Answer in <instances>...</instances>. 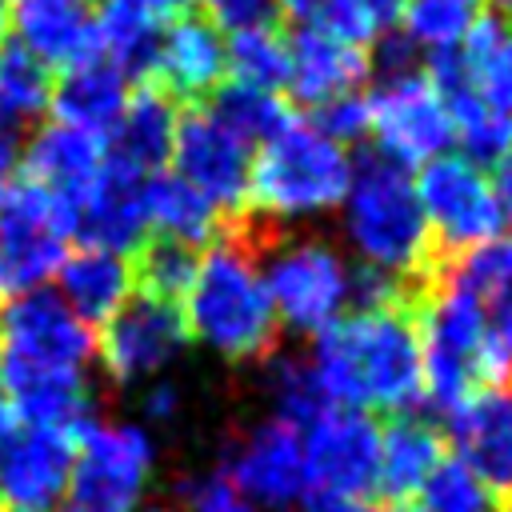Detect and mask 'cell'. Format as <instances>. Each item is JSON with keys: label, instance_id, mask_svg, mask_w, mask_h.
Listing matches in <instances>:
<instances>
[{"label": "cell", "instance_id": "1", "mask_svg": "<svg viewBox=\"0 0 512 512\" xmlns=\"http://www.w3.org/2000/svg\"><path fill=\"white\" fill-rule=\"evenodd\" d=\"M312 368L340 408H376L388 416L408 412L424 388L420 320L404 304L336 316L316 332Z\"/></svg>", "mask_w": 512, "mask_h": 512}, {"label": "cell", "instance_id": "2", "mask_svg": "<svg viewBox=\"0 0 512 512\" xmlns=\"http://www.w3.org/2000/svg\"><path fill=\"white\" fill-rule=\"evenodd\" d=\"M256 260L260 256L240 236L220 228L180 308L188 336L228 360H268L280 348V316Z\"/></svg>", "mask_w": 512, "mask_h": 512}, {"label": "cell", "instance_id": "3", "mask_svg": "<svg viewBox=\"0 0 512 512\" xmlns=\"http://www.w3.org/2000/svg\"><path fill=\"white\" fill-rule=\"evenodd\" d=\"M348 236L364 264L392 276H424L436 260V240L424 220L416 180L380 148H360L348 180Z\"/></svg>", "mask_w": 512, "mask_h": 512}, {"label": "cell", "instance_id": "4", "mask_svg": "<svg viewBox=\"0 0 512 512\" xmlns=\"http://www.w3.org/2000/svg\"><path fill=\"white\" fill-rule=\"evenodd\" d=\"M352 180V160L336 140L312 124H288L260 144L248 172V208L264 216H300L320 212L344 200Z\"/></svg>", "mask_w": 512, "mask_h": 512}, {"label": "cell", "instance_id": "5", "mask_svg": "<svg viewBox=\"0 0 512 512\" xmlns=\"http://www.w3.org/2000/svg\"><path fill=\"white\" fill-rule=\"evenodd\" d=\"M68 256V200L16 176L0 188V296L40 288Z\"/></svg>", "mask_w": 512, "mask_h": 512}, {"label": "cell", "instance_id": "6", "mask_svg": "<svg viewBox=\"0 0 512 512\" xmlns=\"http://www.w3.org/2000/svg\"><path fill=\"white\" fill-rule=\"evenodd\" d=\"M424 220L432 228L436 252L452 256L464 248H476L492 236H500L504 212L496 200V188L484 168H476L464 156H436L424 164L416 184Z\"/></svg>", "mask_w": 512, "mask_h": 512}, {"label": "cell", "instance_id": "7", "mask_svg": "<svg viewBox=\"0 0 512 512\" xmlns=\"http://www.w3.org/2000/svg\"><path fill=\"white\" fill-rule=\"evenodd\" d=\"M260 260H268L264 284L284 324H292L296 332H324L340 316L348 300V272L328 244L320 240L284 244L280 236L272 248H264Z\"/></svg>", "mask_w": 512, "mask_h": 512}, {"label": "cell", "instance_id": "8", "mask_svg": "<svg viewBox=\"0 0 512 512\" xmlns=\"http://www.w3.org/2000/svg\"><path fill=\"white\" fill-rule=\"evenodd\" d=\"M76 444H80V456L68 480L72 500L92 512H132L152 472L148 436L136 424L96 420Z\"/></svg>", "mask_w": 512, "mask_h": 512}, {"label": "cell", "instance_id": "9", "mask_svg": "<svg viewBox=\"0 0 512 512\" xmlns=\"http://www.w3.org/2000/svg\"><path fill=\"white\" fill-rule=\"evenodd\" d=\"M176 176L188 180L200 196H208L224 216H236L248 208V172H252V148L232 136L220 120H212L200 104H188L176 112L172 132V156Z\"/></svg>", "mask_w": 512, "mask_h": 512}, {"label": "cell", "instance_id": "10", "mask_svg": "<svg viewBox=\"0 0 512 512\" xmlns=\"http://www.w3.org/2000/svg\"><path fill=\"white\" fill-rule=\"evenodd\" d=\"M308 484L336 496H376L380 476V428L360 408H328L300 436Z\"/></svg>", "mask_w": 512, "mask_h": 512}, {"label": "cell", "instance_id": "11", "mask_svg": "<svg viewBox=\"0 0 512 512\" xmlns=\"http://www.w3.org/2000/svg\"><path fill=\"white\" fill-rule=\"evenodd\" d=\"M96 352V332L60 300V292L32 288L8 300L0 316V356L40 368H84Z\"/></svg>", "mask_w": 512, "mask_h": 512}, {"label": "cell", "instance_id": "12", "mask_svg": "<svg viewBox=\"0 0 512 512\" xmlns=\"http://www.w3.org/2000/svg\"><path fill=\"white\" fill-rule=\"evenodd\" d=\"M364 100H368V128L376 132L380 152L404 168L436 160L456 140L452 120L440 96L432 92V84L424 80V72L408 80L376 84V92Z\"/></svg>", "mask_w": 512, "mask_h": 512}, {"label": "cell", "instance_id": "13", "mask_svg": "<svg viewBox=\"0 0 512 512\" xmlns=\"http://www.w3.org/2000/svg\"><path fill=\"white\" fill-rule=\"evenodd\" d=\"M456 460L480 480L496 512H512V380L476 388L452 416Z\"/></svg>", "mask_w": 512, "mask_h": 512}, {"label": "cell", "instance_id": "14", "mask_svg": "<svg viewBox=\"0 0 512 512\" xmlns=\"http://www.w3.org/2000/svg\"><path fill=\"white\" fill-rule=\"evenodd\" d=\"M184 340H188L184 312L176 304L136 292L100 324L96 352H100V364L108 368V376L128 384V380L148 376L160 364H168Z\"/></svg>", "mask_w": 512, "mask_h": 512}, {"label": "cell", "instance_id": "15", "mask_svg": "<svg viewBox=\"0 0 512 512\" xmlns=\"http://www.w3.org/2000/svg\"><path fill=\"white\" fill-rule=\"evenodd\" d=\"M220 476L232 484L236 496H248L264 508H288L304 496V448L300 428L284 420H268L244 440H232L220 464Z\"/></svg>", "mask_w": 512, "mask_h": 512}, {"label": "cell", "instance_id": "16", "mask_svg": "<svg viewBox=\"0 0 512 512\" xmlns=\"http://www.w3.org/2000/svg\"><path fill=\"white\" fill-rule=\"evenodd\" d=\"M140 172L104 160L96 180L68 200V236L104 252H136L148 240V208H144Z\"/></svg>", "mask_w": 512, "mask_h": 512}, {"label": "cell", "instance_id": "17", "mask_svg": "<svg viewBox=\"0 0 512 512\" xmlns=\"http://www.w3.org/2000/svg\"><path fill=\"white\" fill-rule=\"evenodd\" d=\"M76 440L52 428H24L0 448V500L8 512H52L68 492Z\"/></svg>", "mask_w": 512, "mask_h": 512}, {"label": "cell", "instance_id": "18", "mask_svg": "<svg viewBox=\"0 0 512 512\" xmlns=\"http://www.w3.org/2000/svg\"><path fill=\"white\" fill-rule=\"evenodd\" d=\"M228 72L224 60V40L216 28L200 16H176L156 44V64H152V84H160L172 100L200 104Z\"/></svg>", "mask_w": 512, "mask_h": 512}, {"label": "cell", "instance_id": "19", "mask_svg": "<svg viewBox=\"0 0 512 512\" xmlns=\"http://www.w3.org/2000/svg\"><path fill=\"white\" fill-rule=\"evenodd\" d=\"M172 132H176V100L160 84L140 80L104 136V160L152 176L172 156Z\"/></svg>", "mask_w": 512, "mask_h": 512}, {"label": "cell", "instance_id": "20", "mask_svg": "<svg viewBox=\"0 0 512 512\" xmlns=\"http://www.w3.org/2000/svg\"><path fill=\"white\" fill-rule=\"evenodd\" d=\"M16 44H24L44 68H72L96 52V16L72 0H16L12 20Z\"/></svg>", "mask_w": 512, "mask_h": 512}, {"label": "cell", "instance_id": "21", "mask_svg": "<svg viewBox=\"0 0 512 512\" xmlns=\"http://www.w3.org/2000/svg\"><path fill=\"white\" fill-rule=\"evenodd\" d=\"M124 104H128V80L104 56H88V60L64 68L48 92V108L56 112V124L92 132L100 140L108 136V128L116 124Z\"/></svg>", "mask_w": 512, "mask_h": 512}, {"label": "cell", "instance_id": "22", "mask_svg": "<svg viewBox=\"0 0 512 512\" xmlns=\"http://www.w3.org/2000/svg\"><path fill=\"white\" fill-rule=\"evenodd\" d=\"M20 164H24L28 180H36L48 192L72 200L96 180V172L104 164V140L52 120V124L32 132V140L20 152Z\"/></svg>", "mask_w": 512, "mask_h": 512}, {"label": "cell", "instance_id": "23", "mask_svg": "<svg viewBox=\"0 0 512 512\" xmlns=\"http://www.w3.org/2000/svg\"><path fill=\"white\" fill-rule=\"evenodd\" d=\"M440 456H444V436L436 424L416 420L408 412L388 416V424L380 428L376 496H384L388 504H412L428 472L440 464Z\"/></svg>", "mask_w": 512, "mask_h": 512}, {"label": "cell", "instance_id": "24", "mask_svg": "<svg viewBox=\"0 0 512 512\" xmlns=\"http://www.w3.org/2000/svg\"><path fill=\"white\" fill-rule=\"evenodd\" d=\"M288 48H292L288 88H292L296 104H304V112L332 100V96L356 92V84L368 76V52L364 48H348V44H336V40H324L312 32H292Z\"/></svg>", "mask_w": 512, "mask_h": 512}, {"label": "cell", "instance_id": "25", "mask_svg": "<svg viewBox=\"0 0 512 512\" xmlns=\"http://www.w3.org/2000/svg\"><path fill=\"white\" fill-rule=\"evenodd\" d=\"M56 276H60V300L88 328H100L132 296V268H128V256L120 252L84 248L76 256H64Z\"/></svg>", "mask_w": 512, "mask_h": 512}, {"label": "cell", "instance_id": "26", "mask_svg": "<svg viewBox=\"0 0 512 512\" xmlns=\"http://www.w3.org/2000/svg\"><path fill=\"white\" fill-rule=\"evenodd\" d=\"M144 208H148V228H156V236H172L192 248L212 240L228 220L208 196H200L176 172H152L144 180Z\"/></svg>", "mask_w": 512, "mask_h": 512}, {"label": "cell", "instance_id": "27", "mask_svg": "<svg viewBox=\"0 0 512 512\" xmlns=\"http://www.w3.org/2000/svg\"><path fill=\"white\" fill-rule=\"evenodd\" d=\"M468 76L480 92V100L496 112V116H512V28L500 12H484L472 20V28L464 32V48H460Z\"/></svg>", "mask_w": 512, "mask_h": 512}, {"label": "cell", "instance_id": "28", "mask_svg": "<svg viewBox=\"0 0 512 512\" xmlns=\"http://www.w3.org/2000/svg\"><path fill=\"white\" fill-rule=\"evenodd\" d=\"M156 44H160V20L140 12L128 0H104L96 16V52L124 72V80H148L156 64Z\"/></svg>", "mask_w": 512, "mask_h": 512}, {"label": "cell", "instance_id": "29", "mask_svg": "<svg viewBox=\"0 0 512 512\" xmlns=\"http://www.w3.org/2000/svg\"><path fill=\"white\" fill-rule=\"evenodd\" d=\"M200 108L220 120L232 136H240L248 148L272 140L276 132H284L296 116H292V104L280 100V92H264V88H248V84H236V80H220L204 100Z\"/></svg>", "mask_w": 512, "mask_h": 512}, {"label": "cell", "instance_id": "30", "mask_svg": "<svg viewBox=\"0 0 512 512\" xmlns=\"http://www.w3.org/2000/svg\"><path fill=\"white\" fill-rule=\"evenodd\" d=\"M196 264H200L196 248L180 244L172 236H152L128 256L132 284L140 288V296H152V300H164L176 308L184 304V296L196 280Z\"/></svg>", "mask_w": 512, "mask_h": 512}, {"label": "cell", "instance_id": "31", "mask_svg": "<svg viewBox=\"0 0 512 512\" xmlns=\"http://www.w3.org/2000/svg\"><path fill=\"white\" fill-rule=\"evenodd\" d=\"M48 92H52L48 68L24 44L4 40V48H0V120L12 128L36 124L48 108Z\"/></svg>", "mask_w": 512, "mask_h": 512}, {"label": "cell", "instance_id": "32", "mask_svg": "<svg viewBox=\"0 0 512 512\" xmlns=\"http://www.w3.org/2000/svg\"><path fill=\"white\" fill-rule=\"evenodd\" d=\"M228 72L236 84L264 88V92H284L292 80V48L280 28L268 32H240L224 48Z\"/></svg>", "mask_w": 512, "mask_h": 512}, {"label": "cell", "instance_id": "33", "mask_svg": "<svg viewBox=\"0 0 512 512\" xmlns=\"http://www.w3.org/2000/svg\"><path fill=\"white\" fill-rule=\"evenodd\" d=\"M280 12L292 32H312L348 48H368L376 36V24L360 0H280Z\"/></svg>", "mask_w": 512, "mask_h": 512}, {"label": "cell", "instance_id": "34", "mask_svg": "<svg viewBox=\"0 0 512 512\" xmlns=\"http://www.w3.org/2000/svg\"><path fill=\"white\" fill-rule=\"evenodd\" d=\"M476 16H480L476 0H404V12H400L408 40L412 44L420 40L432 48H456Z\"/></svg>", "mask_w": 512, "mask_h": 512}, {"label": "cell", "instance_id": "35", "mask_svg": "<svg viewBox=\"0 0 512 512\" xmlns=\"http://www.w3.org/2000/svg\"><path fill=\"white\" fill-rule=\"evenodd\" d=\"M276 408H280V420L292 424V428H308L312 420H320L332 404V396L324 392L312 360H300V356H284L280 368H276Z\"/></svg>", "mask_w": 512, "mask_h": 512}, {"label": "cell", "instance_id": "36", "mask_svg": "<svg viewBox=\"0 0 512 512\" xmlns=\"http://www.w3.org/2000/svg\"><path fill=\"white\" fill-rule=\"evenodd\" d=\"M416 496H420L424 512H496L488 492L480 488V480L456 456H440V464L428 472V480Z\"/></svg>", "mask_w": 512, "mask_h": 512}, {"label": "cell", "instance_id": "37", "mask_svg": "<svg viewBox=\"0 0 512 512\" xmlns=\"http://www.w3.org/2000/svg\"><path fill=\"white\" fill-rule=\"evenodd\" d=\"M208 24L216 32L240 36V32H268L284 24L280 0H204Z\"/></svg>", "mask_w": 512, "mask_h": 512}, {"label": "cell", "instance_id": "38", "mask_svg": "<svg viewBox=\"0 0 512 512\" xmlns=\"http://www.w3.org/2000/svg\"><path fill=\"white\" fill-rule=\"evenodd\" d=\"M312 116V128L324 132L328 140L344 144V140H360L368 132V100L360 92H344V96H332L316 108H308Z\"/></svg>", "mask_w": 512, "mask_h": 512}, {"label": "cell", "instance_id": "39", "mask_svg": "<svg viewBox=\"0 0 512 512\" xmlns=\"http://www.w3.org/2000/svg\"><path fill=\"white\" fill-rule=\"evenodd\" d=\"M184 504L188 512H248V504L232 492V484L220 472L184 484Z\"/></svg>", "mask_w": 512, "mask_h": 512}, {"label": "cell", "instance_id": "40", "mask_svg": "<svg viewBox=\"0 0 512 512\" xmlns=\"http://www.w3.org/2000/svg\"><path fill=\"white\" fill-rule=\"evenodd\" d=\"M300 512H380L372 500L364 496H336V492H316L304 500Z\"/></svg>", "mask_w": 512, "mask_h": 512}, {"label": "cell", "instance_id": "41", "mask_svg": "<svg viewBox=\"0 0 512 512\" xmlns=\"http://www.w3.org/2000/svg\"><path fill=\"white\" fill-rule=\"evenodd\" d=\"M20 128L12 124H0V188L12 180V168L20 164Z\"/></svg>", "mask_w": 512, "mask_h": 512}, {"label": "cell", "instance_id": "42", "mask_svg": "<svg viewBox=\"0 0 512 512\" xmlns=\"http://www.w3.org/2000/svg\"><path fill=\"white\" fill-rule=\"evenodd\" d=\"M144 412L152 420H172L176 416V388L172 384H156L148 396H144Z\"/></svg>", "mask_w": 512, "mask_h": 512}, {"label": "cell", "instance_id": "43", "mask_svg": "<svg viewBox=\"0 0 512 512\" xmlns=\"http://www.w3.org/2000/svg\"><path fill=\"white\" fill-rule=\"evenodd\" d=\"M360 4H364V12L372 16L376 32H380V28H396V24H400L404 0H360Z\"/></svg>", "mask_w": 512, "mask_h": 512}, {"label": "cell", "instance_id": "44", "mask_svg": "<svg viewBox=\"0 0 512 512\" xmlns=\"http://www.w3.org/2000/svg\"><path fill=\"white\" fill-rule=\"evenodd\" d=\"M496 200H500V212H508L512 216V148L496 160Z\"/></svg>", "mask_w": 512, "mask_h": 512}, {"label": "cell", "instance_id": "45", "mask_svg": "<svg viewBox=\"0 0 512 512\" xmlns=\"http://www.w3.org/2000/svg\"><path fill=\"white\" fill-rule=\"evenodd\" d=\"M128 4H136V8L148 12L152 20H164V16H188L196 0H128Z\"/></svg>", "mask_w": 512, "mask_h": 512}, {"label": "cell", "instance_id": "46", "mask_svg": "<svg viewBox=\"0 0 512 512\" xmlns=\"http://www.w3.org/2000/svg\"><path fill=\"white\" fill-rule=\"evenodd\" d=\"M12 432H16V408H12L8 392L0 388V448L12 440Z\"/></svg>", "mask_w": 512, "mask_h": 512}, {"label": "cell", "instance_id": "47", "mask_svg": "<svg viewBox=\"0 0 512 512\" xmlns=\"http://www.w3.org/2000/svg\"><path fill=\"white\" fill-rule=\"evenodd\" d=\"M8 20H12V12H8V0H0V48H4V32H8Z\"/></svg>", "mask_w": 512, "mask_h": 512}, {"label": "cell", "instance_id": "48", "mask_svg": "<svg viewBox=\"0 0 512 512\" xmlns=\"http://www.w3.org/2000/svg\"><path fill=\"white\" fill-rule=\"evenodd\" d=\"M52 512H92V508H84V504H76V500H72V504H64V508H52Z\"/></svg>", "mask_w": 512, "mask_h": 512}, {"label": "cell", "instance_id": "49", "mask_svg": "<svg viewBox=\"0 0 512 512\" xmlns=\"http://www.w3.org/2000/svg\"><path fill=\"white\" fill-rule=\"evenodd\" d=\"M392 512H424L420 504H392Z\"/></svg>", "mask_w": 512, "mask_h": 512}, {"label": "cell", "instance_id": "50", "mask_svg": "<svg viewBox=\"0 0 512 512\" xmlns=\"http://www.w3.org/2000/svg\"><path fill=\"white\" fill-rule=\"evenodd\" d=\"M140 512H168V508H140Z\"/></svg>", "mask_w": 512, "mask_h": 512}, {"label": "cell", "instance_id": "51", "mask_svg": "<svg viewBox=\"0 0 512 512\" xmlns=\"http://www.w3.org/2000/svg\"><path fill=\"white\" fill-rule=\"evenodd\" d=\"M72 4H92V0H72Z\"/></svg>", "mask_w": 512, "mask_h": 512}, {"label": "cell", "instance_id": "52", "mask_svg": "<svg viewBox=\"0 0 512 512\" xmlns=\"http://www.w3.org/2000/svg\"><path fill=\"white\" fill-rule=\"evenodd\" d=\"M500 4H504V8H512V0H500Z\"/></svg>", "mask_w": 512, "mask_h": 512}, {"label": "cell", "instance_id": "53", "mask_svg": "<svg viewBox=\"0 0 512 512\" xmlns=\"http://www.w3.org/2000/svg\"><path fill=\"white\" fill-rule=\"evenodd\" d=\"M0 512H8V508H4V500H0Z\"/></svg>", "mask_w": 512, "mask_h": 512}]
</instances>
